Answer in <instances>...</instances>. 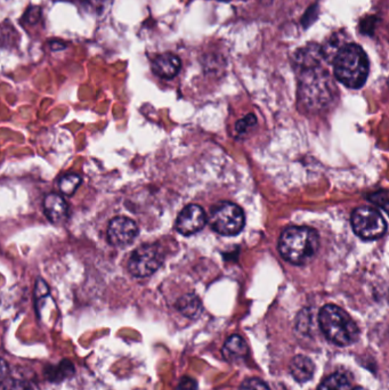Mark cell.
Segmentation results:
<instances>
[{"label": "cell", "instance_id": "1", "mask_svg": "<svg viewBox=\"0 0 389 390\" xmlns=\"http://www.w3.org/2000/svg\"><path fill=\"white\" fill-rule=\"evenodd\" d=\"M337 92L330 74L321 67L301 71L298 87V99L310 112L325 110L334 102Z\"/></svg>", "mask_w": 389, "mask_h": 390}, {"label": "cell", "instance_id": "2", "mask_svg": "<svg viewBox=\"0 0 389 390\" xmlns=\"http://www.w3.org/2000/svg\"><path fill=\"white\" fill-rule=\"evenodd\" d=\"M319 246V233L308 226L285 228L280 237V253L292 265L310 263L315 257Z\"/></svg>", "mask_w": 389, "mask_h": 390}, {"label": "cell", "instance_id": "3", "mask_svg": "<svg viewBox=\"0 0 389 390\" xmlns=\"http://www.w3.org/2000/svg\"><path fill=\"white\" fill-rule=\"evenodd\" d=\"M334 74L345 86L359 90L368 79V56L359 45L347 43L334 59Z\"/></svg>", "mask_w": 389, "mask_h": 390}, {"label": "cell", "instance_id": "4", "mask_svg": "<svg viewBox=\"0 0 389 390\" xmlns=\"http://www.w3.org/2000/svg\"><path fill=\"white\" fill-rule=\"evenodd\" d=\"M319 324L325 337L341 347L357 341L360 330L352 317L336 305H325L319 313Z\"/></svg>", "mask_w": 389, "mask_h": 390}, {"label": "cell", "instance_id": "5", "mask_svg": "<svg viewBox=\"0 0 389 390\" xmlns=\"http://www.w3.org/2000/svg\"><path fill=\"white\" fill-rule=\"evenodd\" d=\"M209 223L214 232L225 237H233L245 228V214L238 204L221 202L212 210Z\"/></svg>", "mask_w": 389, "mask_h": 390}, {"label": "cell", "instance_id": "6", "mask_svg": "<svg viewBox=\"0 0 389 390\" xmlns=\"http://www.w3.org/2000/svg\"><path fill=\"white\" fill-rule=\"evenodd\" d=\"M350 221L356 235L363 240H376L386 233V221L378 210L370 207L354 210Z\"/></svg>", "mask_w": 389, "mask_h": 390}, {"label": "cell", "instance_id": "7", "mask_svg": "<svg viewBox=\"0 0 389 390\" xmlns=\"http://www.w3.org/2000/svg\"><path fill=\"white\" fill-rule=\"evenodd\" d=\"M163 263V251L156 244H143L132 252L128 270L132 277H147L156 273Z\"/></svg>", "mask_w": 389, "mask_h": 390}, {"label": "cell", "instance_id": "8", "mask_svg": "<svg viewBox=\"0 0 389 390\" xmlns=\"http://www.w3.org/2000/svg\"><path fill=\"white\" fill-rule=\"evenodd\" d=\"M137 235V225L132 219L127 217H116L110 221L107 228L109 241L116 246L130 244Z\"/></svg>", "mask_w": 389, "mask_h": 390}, {"label": "cell", "instance_id": "9", "mask_svg": "<svg viewBox=\"0 0 389 390\" xmlns=\"http://www.w3.org/2000/svg\"><path fill=\"white\" fill-rule=\"evenodd\" d=\"M207 223L205 210L196 204H189L182 210L176 221V230L185 237L203 230Z\"/></svg>", "mask_w": 389, "mask_h": 390}, {"label": "cell", "instance_id": "10", "mask_svg": "<svg viewBox=\"0 0 389 390\" xmlns=\"http://www.w3.org/2000/svg\"><path fill=\"white\" fill-rule=\"evenodd\" d=\"M182 62L178 56L167 53L156 56L152 63L154 74L163 79H172L181 71Z\"/></svg>", "mask_w": 389, "mask_h": 390}, {"label": "cell", "instance_id": "11", "mask_svg": "<svg viewBox=\"0 0 389 390\" xmlns=\"http://www.w3.org/2000/svg\"><path fill=\"white\" fill-rule=\"evenodd\" d=\"M43 208L47 218L53 224H62L68 219L69 208L63 197L57 194L50 193L43 200Z\"/></svg>", "mask_w": 389, "mask_h": 390}, {"label": "cell", "instance_id": "12", "mask_svg": "<svg viewBox=\"0 0 389 390\" xmlns=\"http://www.w3.org/2000/svg\"><path fill=\"white\" fill-rule=\"evenodd\" d=\"M296 63L301 70L320 67V62L323 59L322 47L316 43H310L296 52Z\"/></svg>", "mask_w": 389, "mask_h": 390}, {"label": "cell", "instance_id": "13", "mask_svg": "<svg viewBox=\"0 0 389 390\" xmlns=\"http://www.w3.org/2000/svg\"><path fill=\"white\" fill-rule=\"evenodd\" d=\"M289 370L292 373V378L294 380L303 384L313 378L314 371H315V365L310 360V357L303 356V355H296L290 362Z\"/></svg>", "mask_w": 389, "mask_h": 390}, {"label": "cell", "instance_id": "14", "mask_svg": "<svg viewBox=\"0 0 389 390\" xmlns=\"http://www.w3.org/2000/svg\"><path fill=\"white\" fill-rule=\"evenodd\" d=\"M248 353V344L243 337L238 335H231L223 348V355H224L225 360L228 362H239V361L245 360Z\"/></svg>", "mask_w": 389, "mask_h": 390}, {"label": "cell", "instance_id": "15", "mask_svg": "<svg viewBox=\"0 0 389 390\" xmlns=\"http://www.w3.org/2000/svg\"><path fill=\"white\" fill-rule=\"evenodd\" d=\"M176 308L179 313L183 314L184 316L189 317V319H196L203 312L201 301L196 295H192V293H187V295L178 299L177 302H176Z\"/></svg>", "mask_w": 389, "mask_h": 390}, {"label": "cell", "instance_id": "16", "mask_svg": "<svg viewBox=\"0 0 389 390\" xmlns=\"http://www.w3.org/2000/svg\"><path fill=\"white\" fill-rule=\"evenodd\" d=\"M347 43L343 41V37L341 34H332V37L329 39L327 43L322 47V53H323V59L325 61L334 62L338 53L346 46Z\"/></svg>", "mask_w": 389, "mask_h": 390}, {"label": "cell", "instance_id": "17", "mask_svg": "<svg viewBox=\"0 0 389 390\" xmlns=\"http://www.w3.org/2000/svg\"><path fill=\"white\" fill-rule=\"evenodd\" d=\"M319 390H354L346 375L334 373L322 381Z\"/></svg>", "mask_w": 389, "mask_h": 390}, {"label": "cell", "instance_id": "18", "mask_svg": "<svg viewBox=\"0 0 389 390\" xmlns=\"http://www.w3.org/2000/svg\"><path fill=\"white\" fill-rule=\"evenodd\" d=\"M80 183H81V179L77 174H65L60 179V190L67 197H71L76 193V190L79 188Z\"/></svg>", "mask_w": 389, "mask_h": 390}, {"label": "cell", "instance_id": "19", "mask_svg": "<svg viewBox=\"0 0 389 390\" xmlns=\"http://www.w3.org/2000/svg\"><path fill=\"white\" fill-rule=\"evenodd\" d=\"M240 390H270V388L261 379L250 378L243 381Z\"/></svg>", "mask_w": 389, "mask_h": 390}, {"label": "cell", "instance_id": "20", "mask_svg": "<svg viewBox=\"0 0 389 390\" xmlns=\"http://www.w3.org/2000/svg\"><path fill=\"white\" fill-rule=\"evenodd\" d=\"M257 119L254 117V114H248L247 117L243 118L241 120L236 123V130L239 134H245L250 128L256 125Z\"/></svg>", "mask_w": 389, "mask_h": 390}, {"label": "cell", "instance_id": "21", "mask_svg": "<svg viewBox=\"0 0 389 390\" xmlns=\"http://www.w3.org/2000/svg\"><path fill=\"white\" fill-rule=\"evenodd\" d=\"M3 390H32V388L23 381L10 379L4 384Z\"/></svg>", "mask_w": 389, "mask_h": 390}, {"label": "cell", "instance_id": "22", "mask_svg": "<svg viewBox=\"0 0 389 390\" xmlns=\"http://www.w3.org/2000/svg\"><path fill=\"white\" fill-rule=\"evenodd\" d=\"M371 201L376 203L377 206H379L381 209L385 210L389 215V199L386 195H383V194L377 193L371 195Z\"/></svg>", "mask_w": 389, "mask_h": 390}, {"label": "cell", "instance_id": "23", "mask_svg": "<svg viewBox=\"0 0 389 390\" xmlns=\"http://www.w3.org/2000/svg\"><path fill=\"white\" fill-rule=\"evenodd\" d=\"M198 389V384L196 381L191 378H184L181 381L178 390H196Z\"/></svg>", "mask_w": 389, "mask_h": 390}, {"label": "cell", "instance_id": "24", "mask_svg": "<svg viewBox=\"0 0 389 390\" xmlns=\"http://www.w3.org/2000/svg\"><path fill=\"white\" fill-rule=\"evenodd\" d=\"M37 286L36 288V295L38 297H43V295H46L48 293V286L43 280L38 281L37 286Z\"/></svg>", "mask_w": 389, "mask_h": 390}, {"label": "cell", "instance_id": "25", "mask_svg": "<svg viewBox=\"0 0 389 390\" xmlns=\"http://www.w3.org/2000/svg\"><path fill=\"white\" fill-rule=\"evenodd\" d=\"M83 1H86L87 4H89L94 8H102L107 3V0H83Z\"/></svg>", "mask_w": 389, "mask_h": 390}, {"label": "cell", "instance_id": "26", "mask_svg": "<svg viewBox=\"0 0 389 390\" xmlns=\"http://www.w3.org/2000/svg\"><path fill=\"white\" fill-rule=\"evenodd\" d=\"M354 390H365L364 388H362V387H356L354 388Z\"/></svg>", "mask_w": 389, "mask_h": 390}, {"label": "cell", "instance_id": "27", "mask_svg": "<svg viewBox=\"0 0 389 390\" xmlns=\"http://www.w3.org/2000/svg\"><path fill=\"white\" fill-rule=\"evenodd\" d=\"M388 85H389V79H388Z\"/></svg>", "mask_w": 389, "mask_h": 390}]
</instances>
